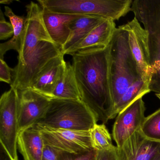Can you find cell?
I'll return each mask as SVG.
<instances>
[{
	"label": "cell",
	"mask_w": 160,
	"mask_h": 160,
	"mask_svg": "<svg viewBox=\"0 0 160 160\" xmlns=\"http://www.w3.org/2000/svg\"><path fill=\"white\" fill-rule=\"evenodd\" d=\"M13 69L10 68L3 59H0V81L12 85L13 82Z\"/></svg>",
	"instance_id": "26"
},
{
	"label": "cell",
	"mask_w": 160,
	"mask_h": 160,
	"mask_svg": "<svg viewBox=\"0 0 160 160\" xmlns=\"http://www.w3.org/2000/svg\"><path fill=\"white\" fill-rule=\"evenodd\" d=\"M60 151L45 145L42 160H59Z\"/></svg>",
	"instance_id": "28"
},
{
	"label": "cell",
	"mask_w": 160,
	"mask_h": 160,
	"mask_svg": "<svg viewBox=\"0 0 160 160\" xmlns=\"http://www.w3.org/2000/svg\"><path fill=\"white\" fill-rule=\"evenodd\" d=\"M129 32V42L141 78L150 83L152 77L148 45V34L138 20L134 18L125 24Z\"/></svg>",
	"instance_id": "12"
},
{
	"label": "cell",
	"mask_w": 160,
	"mask_h": 160,
	"mask_svg": "<svg viewBox=\"0 0 160 160\" xmlns=\"http://www.w3.org/2000/svg\"><path fill=\"white\" fill-rule=\"evenodd\" d=\"M150 84L139 79L132 84L125 91L114 108L112 118H114L120 112L132 103L138 98L150 91Z\"/></svg>",
	"instance_id": "20"
},
{
	"label": "cell",
	"mask_w": 160,
	"mask_h": 160,
	"mask_svg": "<svg viewBox=\"0 0 160 160\" xmlns=\"http://www.w3.org/2000/svg\"><path fill=\"white\" fill-rule=\"evenodd\" d=\"M36 124L47 146L69 153H79L93 149L89 131L55 129Z\"/></svg>",
	"instance_id": "8"
},
{
	"label": "cell",
	"mask_w": 160,
	"mask_h": 160,
	"mask_svg": "<svg viewBox=\"0 0 160 160\" xmlns=\"http://www.w3.org/2000/svg\"><path fill=\"white\" fill-rule=\"evenodd\" d=\"M71 56L81 101L98 122L107 123L112 119L114 110L109 76V45L79 50Z\"/></svg>",
	"instance_id": "1"
},
{
	"label": "cell",
	"mask_w": 160,
	"mask_h": 160,
	"mask_svg": "<svg viewBox=\"0 0 160 160\" xmlns=\"http://www.w3.org/2000/svg\"><path fill=\"white\" fill-rule=\"evenodd\" d=\"M146 110L142 97L120 112L113 125L112 135L118 148L135 132L140 131L145 119Z\"/></svg>",
	"instance_id": "10"
},
{
	"label": "cell",
	"mask_w": 160,
	"mask_h": 160,
	"mask_svg": "<svg viewBox=\"0 0 160 160\" xmlns=\"http://www.w3.org/2000/svg\"><path fill=\"white\" fill-rule=\"evenodd\" d=\"M160 152V142L144 138L132 160H151Z\"/></svg>",
	"instance_id": "23"
},
{
	"label": "cell",
	"mask_w": 160,
	"mask_h": 160,
	"mask_svg": "<svg viewBox=\"0 0 160 160\" xmlns=\"http://www.w3.org/2000/svg\"><path fill=\"white\" fill-rule=\"evenodd\" d=\"M96 160H119L118 147L113 145L109 148L97 151Z\"/></svg>",
	"instance_id": "27"
},
{
	"label": "cell",
	"mask_w": 160,
	"mask_h": 160,
	"mask_svg": "<svg viewBox=\"0 0 160 160\" xmlns=\"http://www.w3.org/2000/svg\"><path fill=\"white\" fill-rule=\"evenodd\" d=\"M27 15L22 39L21 51L18 54V65L24 63L28 56L42 41L53 42L44 24L42 8L31 2L26 6Z\"/></svg>",
	"instance_id": "9"
},
{
	"label": "cell",
	"mask_w": 160,
	"mask_h": 160,
	"mask_svg": "<svg viewBox=\"0 0 160 160\" xmlns=\"http://www.w3.org/2000/svg\"><path fill=\"white\" fill-rule=\"evenodd\" d=\"M131 12L148 32L152 73L150 90L160 94V0L133 1Z\"/></svg>",
	"instance_id": "4"
},
{
	"label": "cell",
	"mask_w": 160,
	"mask_h": 160,
	"mask_svg": "<svg viewBox=\"0 0 160 160\" xmlns=\"http://www.w3.org/2000/svg\"><path fill=\"white\" fill-rule=\"evenodd\" d=\"M18 91L13 88L4 92L0 99V142L13 160H18Z\"/></svg>",
	"instance_id": "7"
},
{
	"label": "cell",
	"mask_w": 160,
	"mask_h": 160,
	"mask_svg": "<svg viewBox=\"0 0 160 160\" xmlns=\"http://www.w3.org/2000/svg\"><path fill=\"white\" fill-rule=\"evenodd\" d=\"M42 8L43 21L47 31L53 42L61 48L66 43L70 36V23L78 18L87 16L57 13L45 8Z\"/></svg>",
	"instance_id": "14"
},
{
	"label": "cell",
	"mask_w": 160,
	"mask_h": 160,
	"mask_svg": "<svg viewBox=\"0 0 160 160\" xmlns=\"http://www.w3.org/2000/svg\"><path fill=\"white\" fill-rule=\"evenodd\" d=\"M62 53L51 59L39 73L29 88L52 99L57 85L64 74L67 62Z\"/></svg>",
	"instance_id": "13"
},
{
	"label": "cell",
	"mask_w": 160,
	"mask_h": 160,
	"mask_svg": "<svg viewBox=\"0 0 160 160\" xmlns=\"http://www.w3.org/2000/svg\"><path fill=\"white\" fill-rule=\"evenodd\" d=\"M97 151L92 149L79 153L60 152L59 160H96Z\"/></svg>",
	"instance_id": "24"
},
{
	"label": "cell",
	"mask_w": 160,
	"mask_h": 160,
	"mask_svg": "<svg viewBox=\"0 0 160 160\" xmlns=\"http://www.w3.org/2000/svg\"><path fill=\"white\" fill-rule=\"evenodd\" d=\"M116 28L115 21L105 19L97 25L78 44L66 52L65 55H71L79 50L92 48L108 46Z\"/></svg>",
	"instance_id": "16"
},
{
	"label": "cell",
	"mask_w": 160,
	"mask_h": 160,
	"mask_svg": "<svg viewBox=\"0 0 160 160\" xmlns=\"http://www.w3.org/2000/svg\"><path fill=\"white\" fill-rule=\"evenodd\" d=\"M18 92V120L20 131L36 124L44 118L50 99L30 88Z\"/></svg>",
	"instance_id": "11"
},
{
	"label": "cell",
	"mask_w": 160,
	"mask_h": 160,
	"mask_svg": "<svg viewBox=\"0 0 160 160\" xmlns=\"http://www.w3.org/2000/svg\"><path fill=\"white\" fill-rule=\"evenodd\" d=\"M61 48L53 42L42 41L28 56L24 63L13 69L11 88L18 91L29 89L39 73L55 57L60 55Z\"/></svg>",
	"instance_id": "6"
},
{
	"label": "cell",
	"mask_w": 160,
	"mask_h": 160,
	"mask_svg": "<svg viewBox=\"0 0 160 160\" xmlns=\"http://www.w3.org/2000/svg\"><path fill=\"white\" fill-rule=\"evenodd\" d=\"M140 131L148 139L160 142V108L145 118Z\"/></svg>",
	"instance_id": "22"
},
{
	"label": "cell",
	"mask_w": 160,
	"mask_h": 160,
	"mask_svg": "<svg viewBox=\"0 0 160 160\" xmlns=\"http://www.w3.org/2000/svg\"><path fill=\"white\" fill-rule=\"evenodd\" d=\"M107 18L97 16H87L70 23V34L66 43L62 48V53L66 52L78 44L97 25Z\"/></svg>",
	"instance_id": "17"
},
{
	"label": "cell",
	"mask_w": 160,
	"mask_h": 160,
	"mask_svg": "<svg viewBox=\"0 0 160 160\" xmlns=\"http://www.w3.org/2000/svg\"><path fill=\"white\" fill-rule=\"evenodd\" d=\"M4 14L10 19L14 29L12 38L8 42L0 44V59H3L4 55L10 50H14L20 54L22 39L25 29L26 17L17 15L8 6L5 7Z\"/></svg>",
	"instance_id": "18"
},
{
	"label": "cell",
	"mask_w": 160,
	"mask_h": 160,
	"mask_svg": "<svg viewBox=\"0 0 160 160\" xmlns=\"http://www.w3.org/2000/svg\"><path fill=\"white\" fill-rule=\"evenodd\" d=\"M52 98L81 101L73 67L70 62H67L64 74L56 87Z\"/></svg>",
	"instance_id": "19"
},
{
	"label": "cell",
	"mask_w": 160,
	"mask_h": 160,
	"mask_svg": "<svg viewBox=\"0 0 160 160\" xmlns=\"http://www.w3.org/2000/svg\"><path fill=\"white\" fill-rule=\"evenodd\" d=\"M109 46V76L114 110L126 89L142 78L130 48L125 24L116 28Z\"/></svg>",
	"instance_id": "2"
},
{
	"label": "cell",
	"mask_w": 160,
	"mask_h": 160,
	"mask_svg": "<svg viewBox=\"0 0 160 160\" xmlns=\"http://www.w3.org/2000/svg\"><path fill=\"white\" fill-rule=\"evenodd\" d=\"M14 35V29L11 23L5 19L4 14L0 12V40H5Z\"/></svg>",
	"instance_id": "25"
},
{
	"label": "cell",
	"mask_w": 160,
	"mask_h": 160,
	"mask_svg": "<svg viewBox=\"0 0 160 160\" xmlns=\"http://www.w3.org/2000/svg\"><path fill=\"white\" fill-rule=\"evenodd\" d=\"M42 8L57 13L97 16L116 21L131 12L132 0H38Z\"/></svg>",
	"instance_id": "5"
},
{
	"label": "cell",
	"mask_w": 160,
	"mask_h": 160,
	"mask_svg": "<svg viewBox=\"0 0 160 160\" xmlns=\"http://www.w3.org/2000/svg\"><path fill=\"white\" fill-rule=\"evenodd\" d=\"M97 122L82 101L52 98L44 117L36 124L55 129L89 131Z\"/></svg>",
	"instance_id": "3"
},
{
	"label": "cell",
	"mask_w": 160,
	"mask_h": 160,
	"mask_svg": "<svg viewBox=\"0 0 160 160\" xmlns=\"http://www.w3.org/2000/svg\"><path fill=\"white\" fill-rule=\"evenodd\" d=\"M13 2V1H11V0H2L0 1V3L1 4H10Z\"/></svg>",
	"instance_id": "30"
},
{
	"label": "cell",
	"mask_w": 160,
	"mask_h": 160,
	"mask_svg": "<svg viewBox=\"0 0 160 160\" xmlns=\"http://www.w3.org/2000/svg\"><path fill=\"white\" fill-rule=\"evenodd\" d=\"M151 160H160V152Z\"/></svg>",
	"instance_id": "31"
},
{
	"label": "cell",
	"mask_w": 160,
	"mask_h": 160,
	"mask_svg": "<svg viewBox=\"0 0 160 160\" xmlns=\"http://www.w3.org/2000/svg\"><path fill=\"white\" fill-rule=\"evenodd\" d=\"M155 95H156L157 98H159L160 100V94H155Z\"/></svg>",
	"instance_id": "32"
},
{
	"label": "cell",
	"mask_w": 160,
	"mask_h": 160,
	"mask_svg": "<svg viewBox=\"0 0 160 160\" xmlns=\"http://www.w3.org/2000/svg\"><path fill=\"white\" fill-rule=\"evenodd\" d=\"M91 143L93 149L99 151L111 148L112 138L108 130L103 123H96L89 131Z\"/></svg>",
	"instance_id": "21"
},
{
	"label": "cell",
	"mask_w": 160,
	"mask_h": 160,
	"mask_svg": "<svg viewBox=\"0 0 160 160\" xmlns=\"http://www.w3.org/2000/svg\"><path fill=\"white\" fill-rule=\"evenodd\" d=\"M44 141L37 124L20 131L18 138V147L24 160H42Z\"/></svg>",
	"instance_id": "15"
},
{
	"label": "cell",
	"mask_w": 160,
	"mask_h": 160,
	"mask_svg": "<svg viewBox=\"0 0 160 160\" xmlns=\"http://www.w3.org/2000/svg\"><path fill=\"white\" fill-rule=\"evenodd\" d=\"M0 160H13L2 145H0Z\"/></svg>",
	"instance_id": "29"
}]
</instances>
